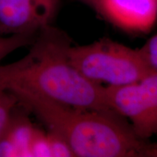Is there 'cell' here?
Returning a JSON list of instances; mask_svg holds the SVG:
<instances>
[{
    "label": "cell",
    "mask_w": 157,
    "mask_h": 157,
    "mask_svg": "<svg viewBox=\"0 0 157 157\" xmlns=\"http://www.w3.org/2000/svg\"><path fill=\"white\" fill-rule=\"evenodd\" d=\"M72 44L63 31L52 25L43 29L23 58L0 65V86L78 109L112 111L105 101V87L90 81L71 63L68 50Z\"/></svg>",
    "instance_id": "1"
},
{
    "label": "cell",
    "mask_w": 157,
    "mask_h": 157,
    "mask_svg": "<svg viewBox=\"0 0 157 157\" xmlns=\"http://www.w3.org/2000/svg\"><path fill=\"white\" fill-rule=\"evenodd\" d=\"M10 92L47 130L64 139L75 156L157 157V144L137 137L112 111L78 109L24 90Z\"/></svg>",
    "instance_id": "2"
},
{
    "label": "cell",
    "mask_w": 157,
    "mask_h": 157,
    "mask_svg": "<svg viewBox=\"0 0 157 157\" xmlns=\"http://www.w3.org/2000/svg\"><path fill=\"white\" fill-rule=\"evenodd\" d=\"M71 63L84 76L101 84L119 86L133 83L153 74L142 52L109 38L68 50Z\"/></svg>",
    "instance_id": "3"
},
{
    "label": "cell",
    "mask_w": 157,
    "mask_h": 157,
    "mask_svg": "<svg viewBox=\"0 0 157 157\" xmlns=\"http://www.w3.org/2000/svg\"><path fill=\"white\" fill-rule=\"evenodd\" d=\"M108 107L129 119L137 137L147 140L157 135V74L140 81L105 87Z\"/></svg>",
    "instance_id": "4"
},
{
    "label": "cell",
    "mask_w": 157,
    "mask_h": 157,
    "mask_svg": "<svg viewBox=\"0 0 157 157\" xmlns=\"http://www.w3.org/2000/svg\"><path fill=\"white\" fill-rule=\"evenodd\" d=\"M60 0H0V34L36 36L52 25Z\"/></svg>",
    "instance_id": "5"
},
{
    "label": "cell",
    "mask_w": 157,
    "mask_h": 157,
    "mask_svg": "<svg viewBox=\"0 0 157 157\" xmlns=\"http://www.w3.org/2000/svg\"><path fill=\"white\" fill-rule=\"evenodd\" d=\"M97 13L127 32L147 34L157 21V0H101Z\"/></svg>",
    "instance_id": "6"
},
{
    "label": "cell",
    "mask_w": 157,
    "mask_h": 157,
    "mask_svg": "<svg viewBox=\"0 0 157 157\" xmlns=\"http://www.w3.org/2000/svg\"><path fill=\"white\" fill-rule=\"evenodd\" d=\"M37 128L28 116L15 109L0 135V157L31 156V146Z\"/></svg>",
    "instance_id": "7"
},
{
    "label": "cell",
    "mask_w": 157,
    "mask_h": 157,
    "mask_svg": "<svg viewBox=\"0 0 157 157\" xmlns=\"http://www.w3.org/2000/svg\"><path fill=\"white\" fill-rule=\"evenodd\" d=\"M36 36L10 35L7 36H0V63L15 50L31 44Z\"/></svg>",
    "instance_id": "8"
},
{
    "label": "cell",
    "mask_w": 157,
    "mask_h": 157,
    "mask_svg": "<svg viewBox=\"0 0 157 157\" xmlns=\"http://www.w3.org/2000/svg\"><path fill=\"white\" fill-rule=\"evenodd\" d=\"M17 104V98L9 90L0 86V135L8 123Z\"/></svg>",
    "instance_id": "9"
},
{
    "label": "cell",
    "mask_w": 157,
    "mask_h": 157,
    "mask_svg": "<svg viewBox=\"0 0 157 157\" xmlns=\"http://www.w3.org/2000/svg\"><path fill=\"white\" fill-rule=\"evenodd\" d=\"M31 156L52 157L48 132L37 128L31 146Z\"/></svg>",
    "instance_id": "10"
},
{
    "label": "cell",
    "mask_w": 157,
    "mask_h": 157,
    "mask_svg": "<svg viewBox=\"0 0 157 157\" xmlns=\"http://www.w3.org/2000/svg\"><path fill=\"white\" fill-rule=\"evenodd\" d=\"M50 139L52 157H74V154L69 145L62 137L47 130Z\"/></svg>",
    "instance_id": "11"
},
{
    "label": "cell",
    "mask_w": 157,
    "mask_h": 157,
    "mask_svg": "<svg viewBox=\"0 0 157 157\" xmlns=\"http://www.w3.org/2000/svg\"><path fill=\"white\" fill-rule=\"evenodd\" d=\"M140 50L151 72L157 74V34L151 37Z\"/></svg>",
    "instance_id": "12"
},
{
    "label": "cell",
    "mask_w": 157,
    "mask_h": 157,
    "mask_svg": "<svg viewBox=\"0 0 157 157\" xmlns=\"http://www.w3.org/2000/svg\"><path fill=\"white\" fill-rule=\"evenodd\" d=\"M92 2H93V7H92V8L97 13L100 2H101V0H92Z\"/></svg>",
    "instance_id": "13"
},
{
    "label": "cell",
    "mask_w": 157,
    "mask_h": 157,
    "mask_svg": "<svg viewBox=\"0 0 157 157\" xmlns=\"http://www.w3.org/2000/svg\"><path fill=\"white\" fill-rule=\"evenodd\" d=\"M79 1H81L82 2L86 4V5H88L90 7H93V2H92V0H79Z\"/></svg>",
    "instance_id": "14"
}]
</instances>
